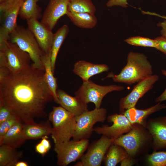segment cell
Segmentation results:
<instances>
[{"label":"cell","mask_w":166,"mask_h":166,"mask_svg":"<svg viewBox=\"0 0 166 166\" xmlns=\"http://www.w3.org/2000/svg\"><path fill=\"white\" fill-rule=\"evenodd\" d=\"M20 121H21L18 117L12 114L7 120L0 124V140L12 127Z\"/></svg>","instance_id":"obj_31"},{"label":"cell","mask_w":166,"mask_h":166,"mask_svg":"<svg viewBox=\"0 0 166 166\" xmlns=\"http://www.w3.org/2000/svg\"><path fill=\"white\" fill-rule=\"evenodd\" d=\"M166 108V105L159 102L156 105L144 109H139L135 107L127 109L124 112V115L129 121L133 124L141 125L146 128L147 117L151 114L162 109Z\"/></svg>","instance_id":"obj_19"},{"label":"cell","mask_w":166,"mask_h":166,"mask_svg":"<svg viewBox=\"0 0 166 166\" xmlns=\"http://www.w3.org/2000/svg\"><path fill=\"white\" fill-rule=\"evenodd\" d=\"M106 114L105 108H95L76 117V128L73 139H89L93 132L94 124L98 122H104L106 118Z\"/></svg>","instance_id":"obj_8"},{"label":"cell","mask_w":166,"mask_h":166,"mask_svg":"<svg viewBox=\"0 0 166 166\" xmlns=\"http://www.w3.org/2000/svg\"><path fill=\"white\" fill-rule=\"evenodd\" d=\"M69 31L68 26L65 24L54 34L51 52V67L54 73L57 56L59 49Z\"/></svg>","instance_id":"obj_24"},{"label":"cell","mask_w":166,"mask_h":166,"mask_svg":"<svg viewBox=\"0 0 166 166\" xmlns=\"http://www.w3.org/2000/svg\"><path fill=\"white\" fill-rule=\"evenodd\" d=\"M4 52L6 56V67L10 73H18L31 67V60L29 55L16 44L9 42Z\"/></svg>","instance_id":"obj_11"},{"label":"cell","mask_w":166,"mask_h":166,"mask_svg":"<svg viewBox=\"0 0 166 166\" xmlns=\"http://www.w3.org/2000/svg\"><path fill=\"white\" fill-rule=\"evenodd\" d=\"M125 41L130 45L136 46L153 47L156 49L158 48V42L155 39H152L147 38L136 36L128 38Z\"/></svg>","instance_id":"obj_29"},{"label":"cell","mask_w":166,"mask_h":166,"mask_svg":"<svg viewBox=\"0 0 166 166\" xmlns=\"http://www.w3.org/2000/svg\"><path fill=\"white\" fill-rule=\"evenodd\" d=\"M67 16L76 26L83 29H92L97 22L94 14L88 13H73L67 12Z\"/></svg>","instance_id":"obj_23"},{"label":"cell","mask_w":166,"mask_h":166,"mask_svg":"<svg viewBox=\"0 0 166 166\" xmlns=\"http://www.w3.org/2000/svg\"><path fill=\"white\" fill-rule=\"evenodd\" d=\"M24 0H6L0 2L1 19L2 23L0 28V46H5L10 35L17 26V19Z\"/></svg>","instance_id":"obj_5"},{"label":"cell","mask_w":166,"mask_h":166,"mask_svg":"<svg viewBox=\"0 0 166 166\" xmlns=\"http://www.w3.org/2000/svg\"><path fill=\"white\" fill-rule=\"evenodd\" d=\"M26 140L23 132V123L20 121L15 124L5 135L0 140V145H5L17 148Z\"/></svg>","instance_id":"obj_21"},{"label":"cell","mask_w":166,"mask_h":166,"mask_svg":"<svg viewBox=\"0 0 166 166\" xmlns=\"http://www.w3.org/2000/svg\"><path fill=\"white\" fill-rule=\"evenodd\" d=\"M124 88L123 86L116 85H99L89 80L83 82L75 94L85 104L92 102L95 108L98 109L100 108L102 100L106 94L113 91H122Z\"/></svg>","instance_id":"obj_6"},{"label":"cell","mask_w":166,"mask_h":166,"mask_svg":"<svg viewBox=\"0 0 166 166\" xmlns=\"http://www.w3.org/2000/svg\"><path fill=\"white\" fill-rule=\"evenodd\" d=\"M9 40L10 42L16 44L29 55L34 66L44 69L42 61L43 53L34 36L28 28L17 25L10 35Z\"/></svg>","instance_id":"obj_4"},{"label":"cell","mask_w":166,"mask_h":166,"mask_svg":"<svg viewBox=\"0 0 166 166\" xmlns=\"http://www.w3.org/2000/svg\"><path fill=\"white\" fill-rule=\"evenodd\" d=\"M23 155V152L7 145H0V166H14Z\"/></svg>","instance_id":"obj_27"},{"label":"cell","mask_w":166,"mask_h":166,"mask_svg":"<svg viewBox=\"0 0 166 166\" xmlns=\"http://www.w3.org/2000/svg\"><path fill=\"white\" fill-rule=\"evenodd\" d=\"M158 44L157 49L166 55V38L161 36L155 38Z\"/></svg>","instance_id":"obj_34"},{"label":"cell","mask_w":166,"mask_h":166,"mask_svg":"<svg viewBox=\"0 0 166 166\" xmlns=\"http://www.w3.org/2000/svg\"><path fill=\"white\" fill-rule=\"evenodd\" d=\"M142 13L143 14L157 16L158 17H160L161 18H164V19H165L166 20V16H162V15H159V14H156V13L151 12H149V11H142Z\"/></svg>","instance_id":"obj_40"},{"label":"cell","mask_w":166,"mask_h":166,"mask_svg":"<svg viewBox=\"0 0 166 166\" xmlns=\"http://www.w3.org/2000/svg\"><path fill=\"white\" fill-rule=\"evenodd\" d=\"M107 119L109 122L113 123L112 125L109 126L104 125L101 127L97 126L94 128L93 132L97 134L114 139L129 132L134 125L123 114H112L109 116Z\"/></svg>","instance_id":"obj_12"},{"label":"cell","mask_w":166,"mask_h":166,"mask_svg":"<svg viewBox=\"0 0 166 166\" xmlns=\"http://www.w3.org/2000/svg\"><path fill=\"white\" fill-rule=\"evenodd\" d=\"M27 22L28 28L34 36L43 54L51 53L54 35L52 30L37 19H31Z\"/></svg>","instance_id":"obj_14"},{"label":"cell","mask_w":166,"mask_h":166,"mask_svg":"<svg viewBox=\"0 0 166 166\" xmlns=\"http://www.w3.org/2000/svg\"><path fill=\"white\" fill-rule=\"evenodd\" d=\"M52 125L51 135L54 144L69 140L75 132L76 117L61 106H54L49 115Z\"/></svg>","instance_id":"obj_3"},{"label":"cell","mask_w":166,"mask_h":166,"mask_svg":"<svg viewBox=\"0 0 166 166\" xmlns=\"http://www.w3.org/2000/svg\"><path fill=\"white\" fill-rule=\"evenodd\" d=\"M42 61L45 69V75L47 84L50 89L54 101L59 104L57 91V79L54 77L51 67V53L43 54Z\"/></svg>","instance_id":"obj_22"},{"label":"cell","mask_w":166,"mask_h":166,"mask_svg":"<svg viewBox=\"0 0 166 166\" xmlns=\"http://www.w3.org/2000/svg\"><path fill=\"white\" fill-rule=\"evenodd\" d=\"M131 157L128 156L124 159L121 162V166H132L134 164V162Z\"/></svg>","instance_id":"obj_38"},{"label":"cell","mask_w":166,"mask_h":166,"mask_svg":"<svg viewBox=\"0 0 166 166\" xmlns=\"http://www.w3.org/2000/svg\"><path fill=\"white\" fill-rule=\"evenodd\" d=\"M146 128L152 138L154 148L156 149L166 148V116L149 120Z\"/></svg>","instance_id":"obj_16"},{"label":"cell","mask_w":166,"mask_h":166,"mask_svg":"<svg viewBox=\"0 0 166 166\" xmlns=\"http://www.w3.org/2000/svg\"><path fill=\"white\" fill-rule=\"evenodd\" d=\"M57 94L60 106L76 117L89 110L87 104L77 97L71 96L60 89L57 90Z\"/></svg>","instance_id":"obj_17"},{"label":"cell","mask_w":166,"mask_h":166,"mask_svg":"<svg viewBox=\"0 0 166 166\" xmlns=\"http://www.w3.org/2000/svg\"><path fill=\"white\" fill-rule=\"evenodd\" d=\"M53 100L45 69L37 68L32 64L28 69L9 73L0 81V101L23 123L46 117V106Z\"/></svg>","instance_id":"obj_1"},{"label":"cell","mask_w":166,"mask_h":166,"mask_svg":"<svg viewBox=\"0 0 166 166\" xmlns=\"http://www.w3.org/2000/svg\"><path fill=\"white\" fill-rule=\"evenodd\" d=\"M162 74L166 77V70L164 69L161 70ZM155 101L158 103L166 101V88L163 93L155 99Z\"/></svg>","instance_id":"obj_36"},{"label":"cell","mask_w":166,"mask_h":166,"mask_svg":"<svg viewBox=\"0 0 166 166\" xmlns=\"http://www.w3.org/2000/svg\"><path fill=\"white\" fill-rule=\"evenodd\" d=\"M108 66L105 64H95L84 61L80 60L74 65L73 72L79 77L83 82L87 81L92 76L109 69Z\"/></svg>","instance_id":"obj_18"},{"label":"cell","mask_w":166,"mask_h":166,"mask_svg":"<svg viewBox=\"0 0 166 166\" xmlns=\"http://www.w3.org/2000/svg\"><path fill=\"white\" fill-rule=\"evenodd\" d=\"M35 150L37 152L42 156H44L49 152L45 147L40 142L36 145Z\"/></svg>","instance_id":"obj_35"},{"label":"cell","mask_w":166,"mask_h":166,"mask_svg":"<svg viewBox=\"0 0 166 166\" xmlns=\"http://www.w3.org/2000/svg\"><path fill=\"white\" fill-rule=\"evenodd\" d=\"M152 67L144 54L130 52L127 56V63L118 75L113 72L106 78H111L117 82L131 85L138 83L153 75Z\"/></svg>","instance_id":"obj_2"},{"label":"cell","mask_w":166,"mask_h":166,"mask_svg":"<svg viewBox=\"0 0 166 166\" xmlns=\"http://www.w3.org/2000/svg\"><path fill=\"white\" fill-rule=\"evenodd\" d=\"M48 120L37 123L35 121L23 123V130L26 140H35L52 133V127Z\"/></svg>","instance_id":"obj_20"},{"label":"cell","mask_w":166,"mask_h":166,"mask_svg":"<svg viewBox=\"0 0 166 166\" xmlns=\"http://www.w3.org/2000/svg\"><path fill=\"white\" fill-rule=\"evenodd\" d=\"M39 0H37V1H39Z\"/></svg>","instance_id":"obj_43"},{"label":"cell","mask_w":166,"mask_h":166,"mask_svg":"<svg viewBox=\"0 0 166 166\" xmlns=\"http://www.w3.org/2000/svg\"><path fill=\"white\" fill-rule=\"evenodd\" d=\"M89 145V139L74 140L55 144L54 150L57 154V164L66 166L80 159Z\"/></svg>","instance_id":"obj_7"},{"label":"cell","mask_w":166,"mask_h":166,"mask_svg":"<svg viewBox=\"0 0 166 166\" xmlns=\"http://www.w3.org/2000/svg\"><path fill=\"white\" fill-rule=\"evenodd\" d=\"M127 0H109L106 4L108 7L119 6L126 8L128 7Z\"/></svg>","instance_id":"obj_33"},{"label":"cell","mask_w":166,"mask_h":166,"mask_svg":"<svg viewBox=\"0 0 166 166\" xmlns=\"http://www.w3.org/2000/svg\"><path fill=\"white\" fill-rule=\"evenodd\" d=\"M28 163L25 161H18L15 164L14 166H28Z\"/></svg>","instance_id":"obj_41"},{"label":"cell","mask_w":166,"mask_h":166,"mask_svg":"<svg viewBox=\"0 0 166 166\" xmlns=\"http://www.w3.org/2000/svg\"><path fill=\"white\" fill-rule=\"evenodd\" d=\"M96 7L91 0H69L68 12L73 13H88L94 14Z\"/></svg>","instance_id":"obj_28"},{"label":"cell","mask_w":166,"mask_h":166,"mask_svg":"<svg viewBox=\"0 0 166 166\" xmlns=\"http://www.w3.org/2000/svg\"><path fill=\"white\" fill-rule=\"evenodd\" d=\"M69 0H50L41 22L52 30L60 18L66 14Z\"/></svg>","instance_id":"obj_15"},{"label":"cell","mask_w":166,"mask_h":166,"mask_svg":"<svg viewBox=\"0 0 166 166\" xmlns=\"http://www.w3.org/2000/svg\"><path fill=\"white\" fill-rule=\"evenodd\" d=\"M143 126L134 124L127 133L114 139L113 144L124 148L129 156H135L147 140L148 135Z\"/></svg>","instance_id":"obj_10"},{"label":"cell","mask_w":166,"mask_h":166,"mask_svg":"<svg viewBox=\"0 0 166 166\" xmlns=\"http://www.w3.org/2000/svg\"><path fill=\"white\" fill-rule=\"evenodd\" d=\"M48 136H45L42 138L40 142L43 144L49 151L51 148V145L48 139Z\"/></svg>","instance_id":"obj_37"},{"label":"cell","mask_w":166,"mask_h":166,"mask_svg":"<svg viewBox=\"0 0 166 166\" xmlns=\"http://www.w3.org/2000/svg\"><path fill=\"white\" fill-rule=\"evenodd\" d=\"M129 156L120 146L112 144L108 150L103 162L106 166H115Z\"/></svg>","instance_id":"obj_25"},{"label":"cell","mask_w":166,"mask_h":166,"mask_svg":"<svg viewBox=\"0 0 166 166\" xmlns=\"http://www.w3.org/2000/svg\"><path fill=\"white\" fill-rule=\"evenodd\" d=\"M114 139L102 135L99 139L89 145L87 151L75 166H100Z\"/></svg>","instance_id":"obj_9"},{"label":"cell","mask_w":166,"mask_h":166,"mask_svg":"<svg viewBox=\"0 0 166 166\" xmlns=\"http://www.w3.org/2000/svg\"><path fill=\"white\" fill-rule=\"evenodd\" d=\"M159 79L158 75H154L137 83L128 95L120 100V109L124 110L135 107L138 100L152 88Z\"/></svg>","instance_id":"obj_13"},{"label":"cell","mask_w":166,"mask_h":166,"mask_svg":"<svg viewBox=\"0 0 166 166\" xmlns=\"http://www.w3.org/2000/svg\"><path fill=\"white\" fill-rule=\"evenodd\" d=\"M37 0H24L19 10L18 15L26 21L31 19L42 18V10L37 4Z\"/></svg>","instance_id":"obj_26"},{"label":"cell","mask_w":166,"mask_h":166,"mask_svg":"<svg viewBox=\"0 0 166 166\" xmlns=\"http://www.w3.org/2000/svg\"><path fill=\"white\" fill-rule=\"evenodd\" d=\"M147 161L151 166H166V152H154L148 156Z\"/></svg>","instance_id":"obj_30"},{"label":"cell","mask_w":166,"mask_h":166,"mask_svg":"<svg viewBox=\"0 0 166 166\" xmlns=\"http://www.w3.org/2000/svg\"><path fill=\"white\" fill-rule=\"evenodd\" d=\"M6 0H0V2H1Z\"/></svg>","instance_id":"obj_42"},{"label":"cell","mask_w":166,"mask_h":166,"mask_svg":"<svg viewBox=\"0 0 166 166\" xmlns=\"http://www.w3.org/2000/svg\"><path fill=\"white\" fill-rule=\"evenodd\" d=\"M12 114L8 107L0 101V124L6 121Z\"/></svg>","instance_id":"obj_32"},{"label":"cell","mask_w":166,"mask_h":166,"mask_svg":"<svg viewBox=\"0 0 166 166\" xmlns=\"http://www.w3.org/2000/svg\"><path fill=\"white\" fill-rule=\"evenodd\" d=\"M157 25L162 28L160 32L162 36L166 38V20L163 22H159Z\"/></svg>","instance_id":"obj_39"}]
</instances>
